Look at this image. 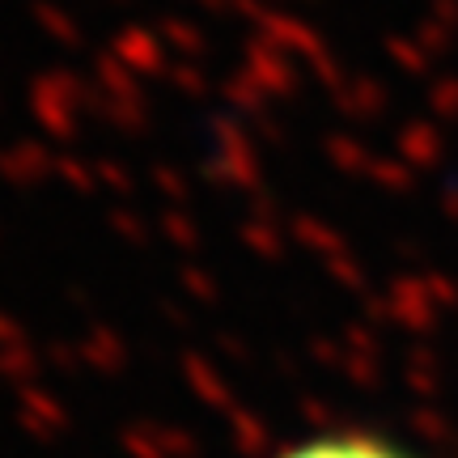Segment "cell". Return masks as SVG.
<instances>
[{"label": "cell", "mask_w": 458, "mask_h": 458, "mask_svg": "<svg viewBox=\"0 0 458 458\" xmlns=\"http://www.w3.org/2000/svg\"><path fill=\"white\" fill-rule=\"evenodd\" d=\"M272 458H408L394 442L374 433H314L301 442L284 445Z\"/></svg>", "instance_id": "6da1fadb"}]
</instances>
